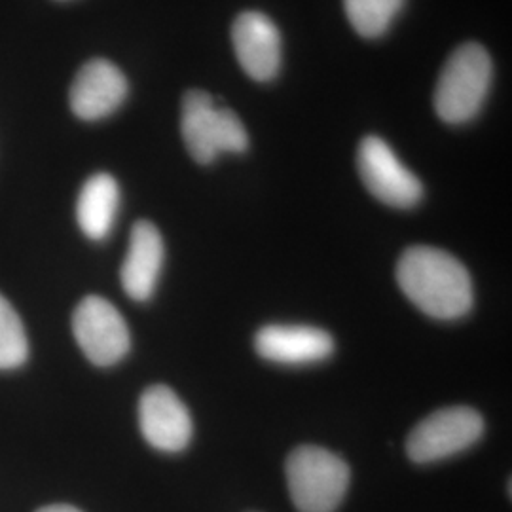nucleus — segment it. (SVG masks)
I'll return each instance as SVG.
<instances>
[{
    "instance_id": "nucleus-1",
    "label": "nucleus",
    "mask_w": 512,
    "mask_h": 512,
    "mask_svg": "<svg viewBox=\"0 0 512 512\" xmlns=\"http://www.w3.org/2000/svg\"><path fill=\"white\" fill-rule=\"evenodd\" d=\"M397 283L418 310L435 319H459L473 308L475 294L467 268L437 247H408L397 264Z\"/></svg>"
},
{
    "instance_id": "nucleus-2",
    "label": "nucleus",
    "mask_w": 512,
    "mask_h": 512,
    "mask_svg": "<svg viewBox=\"0 0 512 512\" xmlns=\"http://www.w3.org/2000/svg\"><path fill=\"white\" fill-rule=\"evenodd\" d=\"M492 59L476 42L459 46L448 57L435 88V110L452 126L473 120L482 109L492 84Z\"/></svg>"
},
{
    "instance_id": "nucleus-3",
    "label": "nucleus",
    "mask_w": 512,
    "mask_h": 512,
    "mask_svg": "<svg viewBox=\"0 0 512 512\" xmlns=\"http://www.w3.org/2000/svg\"><path fill=\"white\" fill-rule=\"evenodd\" d=\"M287 484L300 512H334L348 492L351 471L336 454L321 446H298L287 459Z\"/></svg>"
},
{
    "instance_id": "nucleus-4",
    "label": "nucleus",
    "mask_w": 512,
    "mask_h": 512,
    "mask_svg": "<svg viewBox=\"0 0 512 512\" xmlns=\"http://www.w3.org/2000/svg\"><path fill=\"white\" fill-rule=\"evenodd\" d=\"M181 133L186 150L198 164H211L222 152L241 154L249 147V135L238 114L217 107L203 90L184 95Z\"/></svg>"
},
{
    "instance_id": "nucleus-5",
    "label": "nucleus",
    "mask_w": 512,
    "mask_h": 512,
    "mask_svg": "<svg viewBox=\"0 0 512 512\" xmlns=\"http://www.w3.org/2000/svg\"><path fill=\"white\" fill-rule=\"evenodd\" d=\"M484 433V420L469 406H450L420 421L406 439L414 463H435L471 448Z\"/></svg>"
},
{
    "instance_id": "nucleus-6",
    "label": "nucleus",
    "mask_w": 512,
    "mask_h": 512,
    "mask_svg": "<svg viewBox=\"0 0 512 512\" xmlns=\"http://www.w3.org/2000/svg\"><path fill=\"white\" fill-rule=\"evenodd\" d=\"M357 169L366 190L389 207L410 209L423 198L420 179L376 135H368L361 141Z\"/></svg>"
},
{
    "instance_id": "nucleus-7",
    "label": "nucleus",
    "mask_w": 512,
    "mask_h": 512,
    "mask_svg": "<svg viewBox=\"0 0 512 512\" xmlns=\"http://www.w3.org/2000/svg\"><path fill=\"white\" fill-rule=\"evenodd\" d=\"M76 344L95 366L120 363L131 348L126 319L109 300L86 296L73 313Z\"/></svg>"
},
{
    "instance_id": "nucleus-8",
    "label": "nucleus",
    "mask_w": 512,
    "mask_h": 512,
    "mask_svg": "<svg viewBox=\"0 0 512 512\" xmlns=\"http://www.w3.org/2000/svg\"><path fill=\"white\" fill-rule=\"evenodd\" d=\"M139 425L148 444L160 452H181L192 439V418L167 385H150L139 401Z\"/></svg>"
},
{
    "instance_id": "nucleus-9",
    "label": "nucleus",
    "mask_w": 512,
    "mask_h": 512,
    "mask_svg": "<svg viewBox=\"0 0 512 512\" xmlns=\"http://www.w3.org/2000/svg\"><path fill=\"white\" fill-rule=\"evenodd\" d=\"M128 97V80L107 59L88 61L74 78L69 101L80 120L95 122L122 107Z\"/></svg>"
},
{
    "instance_id": "nucleus-10",
    "label": "nucleus",
    "mask_w": 512,
    "mask_h": 512,
    "mask_svg": "<svg viewBox=\"0 0 512 512\" xmlns=\"http://www.w3.org/2000/svg\"><path fill=\"white\" fill-rule=\"evenodd\" d=\"M232 42L241 69L256 82H268L279 73L281 37L266 14H239L232 27Z\"/></svg>"
},
{
    "instance_id": "nucleus-11",
    "label": "nucleus",
    "mask_w": 512,
    "mask_h": 512,
    "mask_svg": "<svg viewBox=\"0 0 512 512\" xmlns=\"http://www.w3.org/2000/svg\"><path fill=\"white\" fill-rule=\"evenodd\" d=\"M256 353L279 365H310L329 359L334 338L327 330L308 325H268L255 336Z\"/></svg>"
},
{
    "instance_id": "nucleus-12",
    "label": "nucleus",
    "mask_w": 512,
    "mask_h": 512,
    "mask_svg": "<svg viewBox=\"0 0 512 512\" xmlns=\"http://www.w3.org/2000/svg\"><path fill=\"white\" fill-rule=\"evenodd\" d=\"M164 255V239L160 230L148 220L135 222L129 236L128 255L120 270L122 287L131 300L147 302L154 294Z\"/></svg>"
},
{
    "instance_id": "nucleus-13",
    "label": "nucleus",
    "mask_w": 512,
    "mask_h": 512,
    "mask_svg": "<svg viewBox=\"0 0 512 512\" xmlns=\"http://www.w3.org/2000/svg\"><path fill=\"white\" fill-rule=\"evenodd\" d=\"M120 205V188L109 173H97L90 177L78 196L76 219L80 230L93 239L107 238L114 226Z\"/></svg>"
},
{
    "instance_id": "nucleus-14",
    "label": "nucleus",
    "mask_w": 512,
    "mask_h": 512,
    "mask_svg": "<svg viewBox=\"0 0 512 512\" xmlns=\"http://www.w3.org/2000/svg\"><path fill=\"white\" fill-rule=\"evenodd\" d=\"M404 0H344L351 27L365 38H378L401 12Z\"/></svg>"
},
{
    "instance_id": "nucleus-15",
    "label": "nucleus",
    "mask_w": 512,
    "mask_h": 512,
    "mask_svg": "<svg viewBox=\"0 0 512 512\" xmlns=\"http://www.w3.org/2000/svg\"><path fill=\"white\" fill-rule=\"evenodd\" d=\"M29 357L27 332L12 304L0 294V370H12Z\"/></svg>"
},
{
    "instance_id": "nucleus-16",
    "label": "nucleus",
    "mask_w": 512,
    "mask_h": 512,
    "mask_svg": "<svg viewBox=\"0 0 512 512\" xmlns=\"http://www.w3.org/2000/svg\"><path fill=\"white\" fill-rule=\"evenodd\" d=\"M37 512H82L78 509H74L71 505H50V507H44Z\"/></svg>"
}]
</instances>
